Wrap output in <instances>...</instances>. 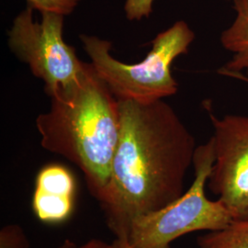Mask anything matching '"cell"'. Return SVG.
Here are the masks:
<instances>
[{
    "label": "cell",
    "mask_w": 248,
    "mask_h": 248,
    "mask_svg": "<svg viewBox=\"0 0 248 248\" xmlns=\"http://www.w3.org/2000/svg\"><path fill=\"white\" fill-rule=\"evenodd\" d=\"M119 104L120 135L99 204L115 238H126L134 219L166 207L185 192L197 145L176 110L163 99H119Z\"/></svg>",
    "instance_id": "cell-1"
},
{
    "label": "cell",
    "mask_w": 248,
    "mask_h": 248,
    "mask_svg": "<svg viewBox=\"0 0 248 248\" xmlns=\"http://www.w3.org/2000/svg\"><path fill=\"white\" fill-rule=\"evenodd\" d=\"M50 98V110L36 120L41 144L76 165L100 202L120 135L119 99L90 62L78 84Z\"/></svg>",
    "instance_id": "cell-2"
},
{
    "label": "cell",
    "mask_w": 248,
    "mask_h": 248,
    "mask_svg": "<svg viewBox=\"0 0 248 248\" xmlns=\"http://www.w3.org/2000/svg\"><path fill=\"white\" fill-rule=\"evenodd\" d=\"M194 40L191 28L186 21L178 20L153 40L143 61L125 63L110 54V42L97 36L80 35L90 63L116 98L138 102L155 101L177 93L178 84L171 74V65L188 52Z\"/></svg>",
    "instance_id": "cell-3"
},
{
    "label": "cell",
    "mask_w": 248,
    "mask_h": 248,
    "mask_svg": "<svg viewBox=\"0 0 248 248\" xmlns=\"http://www.w3.org/2000/svg\"><path fill=\"white\" fill-rule=\"evenodd\" d=\"M214 163L213 137L197 146L192 166L194 179L182 195L166 207L134 219L126 239L133 248H169L177 238L197 231L221 230L232 219L218 200L205 193Z\"/></svg>",
    "instance_id": "cell-4"
},
{
    "label": "cell",
    "mask_w": 248,
    "mask_h": 248,
    "mask_svg": "<svg viewBox=\"0 0 248 248\" xmlns=\"http://www.w3.org/2000/svg\"><path fill=\"white\" fill-rule=\"evenodd\" d=\"M33 10L27 6L13 20L8 44L32 75L44 80L45 92L51 97L78 84L87 62H82L75 48L64 42L63 16L44 13L38 22L33 19Z\"/></svg>",
    "instance_id": "cell-5"
},
{
    "label": "cell",
    "mask_w": 248,
    "mask_h": 248,
    "mask_svg": "<svg viewBox=\"0 0 248 248\" xmlns=\"http://www.w3.org/2000/svg\"><path fill=\"white\" fill-rule=\"evenodd\" d=\"M208 114L214 133V163L208 186L232 220H248V116Z\"/></svg>",
    "instance_id": "cell-6"
},
{
    "label": "cell",
    "mask_w": 248,
    "mask_h": 248,
    "mask_svg": "<svg viewBox=\"0 0 248 248\" xmlns=\"http://www.w3.org/2000/svg\"><path fill=\"white\" fill-rule=\"evenodd\" d=\"M76 195V180L65 167L52 164L41 169L35 179L32 210L46 223H60L71 216Z\"/></svg>",
    "instance_id": "cell-7"
},
{
    "label": "cell",
    "mask_w": 248,
    "mask_h": 248,
    "mask_svg": "<svg viewBox=\"0 0 248 248\" xmlns=\"http://www.w3.org/2000/svg\"><path fill=\"white\" fill-rule=\"evenodd\" d=\"M233 9L235 18L220 38L223 49L232 53V57L217 72L248 84V0L233 1Z\"/></svg>",
    "instance_id": "cell-8"
},
{
    "label": "cell",
    "mask_w": 248,
    "mask_h": 248,
    "mask_svg": "<svg viewBox=\"0 0 248 248\" xmlns=\"http://www.w3.org/2000/svg\"><path fill=\"white\" fill-rule=\"evenodd\" d=\"M199 248H248V220H232L221 230L197 239Z\"/></svg>",
    "instance_id": "cell-9"
},
{
    "label": "cell",
    "mask_w": 248,
    "mask_h": 248,
    "mask_svg": "<svg viewBox=\"0 0 248 248\" xmlns=\"http://www.w3.org/2000/svg\"><path fill=\"white\" fill-rule=\"evenodd\" d=\"M27 6L41 14L53 13L61 16H68L74 12L81 0H26Z\"/></svg>",
    "instance_id": "cell-10"
},
{
    "label": "cell",
    "mask_w": 248,
    "mask_h": 248,
    "mask_svg": "<svg viewBox=\"0 0 248 248\" xmlns=\"http://www.w3.org/2000/svg\"><path fill=\"white\" fill-rule=\"evenodd\" d=\"M26 233L18 224H9L0 231V248H29Z\"/></svg>",
    "instance_id": "cell-11"
},
{
    "label": "cell",
    "mask_w": 248,
    "mask_h": 248,
    "mask_svg": "<svg viewBox=\"0 0 248 248\" xmlns=\"http://www.w3.org/2000/svg\"><path fill=\"white\" fill-rule=\"evenodd\" d=\"M155 0H126L124 11L126 18L131 21L149 18L153 12Z\"/></svg>",
    "instance_id": "cell-12"
},
{
    "label": "cell",
    "mask_w": 248,
    "mask_h": 248,
    "mask_svg": "<svg viewBox=\"0 0 248 248\" xmlns=\"http://www.w3.org/2000/svg\"><path fill=\"white\" fill-rule=\"evenodd\" d=\"M73 248H111V247H110V243L108 244L102 240L91 239L80 246L74 244Z\"/></svg>",
    "instance_id": "cell-13"
},
{
    "label": "cell",
    "mask_w": 248,
    "mask_h": 248,
    "mask_svg": "<svg viewBox=\"0 0 248 248\" xmlns=\"http://www.w3.org/2000/svg\"><path fill=\"white\" fill-rule=\"evenodd\" d=\"M111 248H133L126 238H115L110 243Z\"/></svg>",
    "instance_id": "cell-14"
},
{
    "label": "cell",
    "mask_w": 248,
    "mask_h": 248,
    "mask_svg": "<svg viewBox=\"0 0 248 248\" xmlns=\"http://www.w3.org/2000/svg\"><path fill=\"white\" fill-rule=\"evenodd\" d=\"M74 242H72L70 240H65L63 243H62V246L59 248H74Z\"/></svg>",
    "instance_id": "cell-15"
},
{
    "label": "cell",
    "mask_w": 248,
    "mask_h": 248,
    "mask_svg": "<svg viewBox=\"0 0 248 248\" xmlns=\"http://www.w3.org/2000/svg\"><path fill=\"white\" fill-rule=\"evenodd\" d=\"M232 1H235V0H232Z\"/></svg>",
    "instance_id": "cell-16"
}]
</instances>
